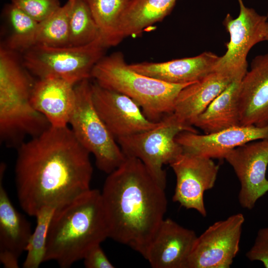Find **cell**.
<instances>
[{"instance_id":"6da1fadb","label":"cell","mask_w":268,"mask_h":268,"mask_svg":"<svg viewBox=\"0 0 268 268\" xmlns=\"http://www.w3.org/2000/svg\"><path fill=\"white\" fill-rule=\"evenodd\" d=\"M90 153L69 126H51L17 147L14 173L17 199L28 215L56 209L91 189Z\"/></svg>"},{"instance_id":"7a4b0ae2","label":"cell","mask_w":268,"mask_h":268,"mask_svg":"<svg viewBox=\"0 0 268 268\" xmlns=\"http://www.w3.org/2000/svg\"><path fill=\"white\" fill-rule=\"evenodd\" d=\"M101 195L109 238L145 258L167 210L165 189L140 160L126 156L108 174Z\"/></svg>"},{"instance_id":"3957f363","label":"cell","mask_w":268,"mask_h":268,"mask_svg":"<svg viewBox=\"0 0 268 268\" xmlns=\"http://www.w3.org/2000/svg\"><path fill=\"white\" fill-rule=\"evenodd\" d=\"M107 238L101 192L91 189L55 209L49 225L44 262L54 261L62 268H69Z\"/></svg>"},{"instance_id":"277c9868","label":"cell","mask_w":268,"mask_h":268,"mask_svg":"<svg viewBox=\"0 0 268 268\" xmlns=\"http://www.w3.org/2000/svg\"><path fill=\"white\" fill-rule=\"evenodd\" d=\"M91 78L100 86L131 98L154 122L173 113L180 92L193 83L173 84L138 73L119 52L104 56L93 68Z\"/></svg>"},{"instance_id":"5b68a950","label":"cell","mask_w":268,"mask_h":268,"mask_svg":"<svg viewBox=\"0 0 268 268\" xmlns=\"http://www.w3.org/2000/svg\"><path fill=\"white\" fill-rule=\"evenodd\" d=\"M74 89L75 102L68 126L80 143L94 155L97 167L108 174L126 156L94 106L89 79L79 82Z\"/></svg>"},{"instance_id":"8992f818","label":"cell","mask_w":268,"mask_h":268,"mask_svg":"<svg viewBox=\"0 0 268 268\" xmlns=\"http://www.w3.org/2000/svg\"><path fill=\"white\" fill-rule=\"evenodd\" d=\"M106 48L101 38L80 46L35 45L24 52L23 65L38 78H57L75 85L91 78Z\"/></svg>"},{"instance_id":"52a82bcc","label":"cell","mask_w":268,"mask_h":268,"mask_svg":"<svg viewBox=\"0 0 268 268\" xmlns=\"http://www.w3.org/2000/svg\"><path fill=\"white\" fill-rule=\"evenodd\" d=\"M183 131L190 132L171 113L165 116L156 127L119 138L117 141L125 156L140 160L155 181L165 189L166 173L163 166L170 164L183 152L175 139Z\"/></svg>"},{"instance_id":"ba28073f","label":"cell","mask_w":268,"mask_h":268,"mask_svg":"<svg viewBox=\"0 0 268 268\" xmlns=\"http://www.w3.org/2000/svg\"><path fill=\"white\" fill-rule=\"evenodd\" d=\"M240 12L233 18L227 14L223 25L229 34L226 51L220 57L215 70L224 72L235 80H241L247 72V55L257 44L265 41L267 16L258 14L254 9L247 7L243 0H238Z\"/></svg>"},{"instance_id":"9c48e42d","label":"cell","mask_w":268,"mask_h":268,"mask_svg":"<svg viewBox=\"0 0 268 268\" xmlns=\"http://www.w3.org/2000/svg\"><path fill=\"white\" fill-rule=\"evenodd\" d=\"M243 214L215 222L197 236L184 268H229L239 251Z\"/></svg>"},{"instance_id":"30bf717a","label":"cell","mask_w":268,"mask_h":268,"mask_svg":"<svg viewBox=\"0 0 268 268\" xmlns=\"http://www.w3.org/2000/svg\"><path fill=\"white\" fill-rule=\"evenodd\" d=\"M169 165L176 177L173 201L205 217L204 193L214 187L219 166L211 158L183 151Z\"/></svg>"},{"instance_id":"8fae6325","label":"cell","mask_w":268,"mask_h":268,"mask_svg":"<svg viewBox=\"0 0 268 268\" xmlns=\"http://www.w3.org/2000/svg\"><path fill=\"white\" fill-rule=\"evenodd\" d=\"M240 183L239 202L252 209L268 192L266 172L268 166V139L253 141L229 151L224 156Z\"/></svg>"},{"instance_id":"7c38bea8","label":"cell","mask_w":268,"mask_h":268,"mask_svg":"<svg viewBox=\"0 0 268 268\" xmlns=\"http://www.w3.org/2000/svg\"><path fill=\"white\" fill-rule=\"evenodd\" d=\"M92 100L100 117L116 140L156 127L131 98L120 92L91 83Z\"/></svg>"},{"instance_id":"4fadbf2b","label":"cell","mask_w":268,"mask_h":268,"mask_svg":"<svg viewBox=\"0 0 268 268\" xmlns=\"http://www.w3.org/2000/svg\"><path fill=\"white\" fill-rule=\"evenodd\" d=\"M175 139L184 152L211 159H224L229 151L241 145L268 139V125L263 127L240 125L204 134L183 131Z\"/></svg>"},{"instance_id":"5bb4252c","label":"cell","mask_w":268,"mask_h":268,"mask_svg":"<svg viewBox=\"0 0 268 268\" xmlns=\"http://www.w3.org/2000/svg\"><path fill=\"white\" fill-rule=\"evenodd\" d=\"M238 103L241 125H268V52L252 60L240 82Z\"/></svg>"},{"instance_id":"9a60e30c","label":"cell","mask_w":268,"mask_h":268,"mask_svg":"<svg viewBox=\"0 0 268 268\" xmlns=\"http://www.w3.org/2000/svg\"><path fill=\"white\" fill-rule=\"evenodd\" d=\"M6 166H0V262L5 268H19V259L26 251L32 233L26 217L12 205L3 186Z\"/></svg>"},{"instance_id":"2e32d148","label":"cell","mask_w":268,"mask_h":268,"mask_svg":"<svg viewBox=\"0 0 268 268\" xmlns=\"http://www.w3.org/2000/svg\"><path fill=\"white\" fill-rule=\"evenodd\" d=\"M197 237L194 230L164 218L144 258L153 268H184Z\"/></svg>"},{"instance_id":"e0dca14e","label":"cell","mask_w":268,"mask_h":268,"mask_svg":"<svg viewBox=\"0 0 268 268\" xmlns=\"http://www.w3.org/2000/svg\"><path fill=\"white\" fill-rule=\"evenodd\" d=\"M233 81L225 72L214 70L186 86L176 98L172 115L190 132L198 133L193 128L197 118Z\"/></svg>"},{"instance_id":"ac0fdd59","label":"cell","mask_w":268,"mask_h":268,"mask_svg":"<svg viewBox=\"0 0 268 268\" xmlns=\"http://www.w3.org/2000/svg\"><path fill=\"white\" fill-rule=\"evenodd\" d=\"M74 86L60 78H38L32 89L30 103L51 126H67L75 105Z\"/></svg>"},{"instance_id":"d6986e66","label":"cell","mask_w":268,"mask_h":268,"mask_svg":"<svg viewBox=\"0 0 268 268\" xmlns=\"http://www.w3.org/2000/svg\"><path fill=\"white\" fill-rule=\"evenodd\" d=\"M220 57L210 52L160 63L142 62L129 65L134 71L168 83H194L215 70Z\"/></svg>"},{"instance_id":"ffe728a7","label":"cell","mask_w":268,"mask_h":268,"mask_svg":"<svg viewBox=\"0 0 268 268\" xmlns=\"http://www.w3.org/2000/svg\"><path fill=\"white\" fill-rule=\"evenodd\" d=\"M241 80L233 81L197 118L194 126L208 134L241 125L238 97Z\"/></svg>"},{"instance_id":"44dd1931","label":"cell","mask_w":268,"mask_h":268,"mask_svg":"<svg viewBox=\"0 0 268 268\" xmlns=\"http://www.w3.org/2000/svg\"><path fill=\"white\" fill-rule=\"evenodd\" d=\"M177 0H132L121 18L119 35L121 41L136 36L154 23L162 20Z\"/></svg>"},{"instance_id":"7402d4cb","label":"cell","mask_w":268,"mask_h":268,"mask_svg":"<svg viewBox=\"0 0 268 268\" xmlns=\"http://www.w3.org/2000/svg\"><path fill=\"white\" fill-rule=\"evenodd\" d=\"M132 0H86L107 48L122 41L119 29L122 17Z\"/></svg>"},{"instance_id":"603a6c76","label":"cell","mask_w":268,"mask_h":268,"mask_svg":"<svg viewBox=\"0 0 268 268\" xmlns=\"http://www.w3.org/2000/svg\"><path fill=\"white\" fill-rule=\"evenodd\" d=\"M73 2L67 0L49 17L39 23L35 45L70 46L69 20Z\"/></svg>"},{"instance_id":"cb8c5ba5","label":"cell","mask_w":268,"mask_h":268,"mask_svg":"<svg viewBox=\"0 0 268 268\" xmlns=\"http://www.w3.org/2000/svg\"><path fill=\"white\" fill-rule=\"evenodd\" d=\"M70 46L90 44L101 38L98 27L86 0H75L69 20Z\"/></svg>"},{"instance_id":"d4e9b609","label":"cell","mask_w":268,"mask_h":268,"mask_svg":"<svg viewBox=\"0 0 268 268\" xmlns=\"http://www.w3.org/2000/svg\"><path fill=\"white\" fill-rule=\"evenodd\" d=\"M5 9L12 27L6 48L24 52L35 45L39 23L12 3Z\"/></svg>"},{"instance_id":"484cf974","label":"cell","mask_w":268,"mask_h":268,"mask_svg":"<svg viewBox=\"0 0 268 268\" xmlns=\"http://www.w3.org/2000/svg\"><path fill=\"white\" fill-rule=\"evenodd\" d=\"M55 209L44 207L35 216L36 225L27 246L23 268H38L44 262L49 225Z\"/></svg>"},{"instance_id":"4316f807","label":"cell","mask_w":268,"mask_h":268,"mask_svg":"<svg viewBox=\"0 0 268 268\" xmlns=\"http://www.w3.org/2000/svg\"><path fill=\"white\" fill-rule=\"evenodd\" d=\"M11 3L40 23L60 7L59 0H11Z\"/></svg>"},{"instance_id":"83f0119b","label":"cell","mask_w":268,"mask_h":268,"mask_svg":"<svg viewBox=\"0 0 268 268\" xmlns=\"http://www.w3.org/2000/svg\"><path fill=\"white\" fill-rule=\"evenodd\" d=\"M246 256L251 261L262 262L265 267L268 268V227L258 231L254 243Z\"/></svg>"},{"instance_id":"f1b7e54d","label":"cell","mask_w":268,"mask_h":268,"mask_svg":"<svg viewBox=\"0 0 268 268\" xmlns=\"http://www.w3.org/2000/svg\"><path fill=\"white\" fill-rule=\"evenodd\" d=\"M82 260L85 267L87 268H115L108 259L100 245H97L90 249Z\"/></svg>"},{"instance_id":"f546056e","label":"cell","mask_w":268,"mask_h":268,"mask_svg":"<svg viewBox=\"0 0 268 268\" xmlns=\"http://www.w3.org/2000/svg\"><path fill=\"white\" fill-rule=\"evenodd\" d=\"M265 41H268V22L267 24L266 31L265 34Z\"/></svg>"},{"instance_id":"4dcf8cb0","label":"cell","mask_w":268,"mask_h":268,"mask_svg":"<svg viewBox=\"0 0 268 268\" xmlns=\"http://www.w3.org/2000/svg\"><path fill=\"white\" fill-rule=\"evenodd\" d=\"M67 0L74 2L75 0Z\"/></svg>"},{"instance_id":"1f68e13d","label":"cell","mask_w":268,"mask_h":268,"mask_svg":"<svg viewBox=\"0 0 268 268\" xmlns=\"http://www.w3.org/2000/svg\"><path fill=\"white\" fill-rule=\"evenodd\" d=\"M267 17H268V15H267Z\"/></svg>"}]
</instances>
